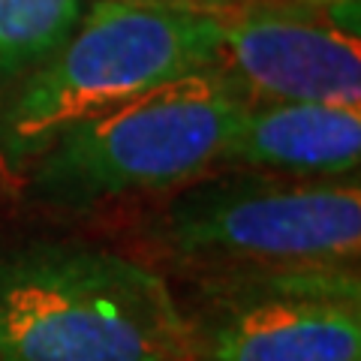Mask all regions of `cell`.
Instances as JSON below:
<instances>
[{"instance_id":"2","label":"cell","mask_w":361,"mask_h":361,"mask_svg":"<svg viewBox=\"0 0 361 361\" xmlns=\"http://www.w3.org/2000/svg\"><path fill=\"white\" fill-rule=\"evenodd\" d=\"M220 16L166 0H97L0 99V166L21 172L66 130L217 63Z\"/></svg>"},{"instance_id":"6","label":"cell","mask_w":361,"mask_h":361,"mask_svg":"<svg viewBox=\"0 0 361 361\" xmlns=\"http://www.w3.org/2000/svg\"><path fill=\"white\" fill-rule=\"evenodd\" d=\"M220 16L214 70L247 103H329L361 109L358 0L244 6Z\"/></svg>"},{"instance_id":"3","label":"cell","mask_w":361,"mask_h":361,"mask_svg":"<svg viewBox=\"0 0 361 361\" xmlns=\"http://www.w3.org/2000/svg\"><path fill=\"white\" fill-rule=\"evenodd\" d=\"M247 106L214 66L172 78L66 130L27 166V193L42 205L82 211L184 187L223 166Z\"/></svg>"},{"instance_id":"8","label":"cell","mask_w":361,"mask_h":361,"mask_svg":"<svg viewBox=\"0 0 361 361\" xmlns=\"http://www.w3.org/2000/svg\"><path fill=\"white\" fill-rule=\"evenodd\" d=\"M82 16L85 0H0V87L63 45Z\"/></svg>"},{"instance_id":"1","label":"cell","mask_w":361,"mask_h":361,"mask_svg":"<svg viewBox=\"0 0 361 361\" xmlns=\"http://www.w3.org/2000/svg\"><path fill=\"white\" fill-rule=\"evenodd\" d=\"M0 361H190L154 268L63 241L0 247Z\"/></svg>"},{"instance_id":"10","label":"cell","mask_w":361,"mask_h":361,"mask_svg":"<svg viewBox=\"0 0 361 361\" xmlns=\"http://www.w3.org/2000/svg\"><path fill=\"white\" fill-rule=\"evenodd\" d=\"M166 4H187V0H166Z\"/></svg>"},{"instance_id":"5","label":"cell","mask_w":361,"mask_h":361,"mask_svg":"<svg viewBox=\"0 0 361 361\" xmlns=\"http://www.w3.org/2000/svg\"><path fill=\"white\" fill-rule=\"evenodd\" d=\"M184 319L190 361H361L358 265L202 277Z\"/></svg>"},{"instance_id":"7","label":"cell","mask_w":361,"mask_h":361,"mask_svg":"<svg viewBox=\"0 0 361 361\" xmlns=\"http://www.w3.org/2000/svg\"><path fill=\"white\" fill-rule=\"evenodd\" d=\"M361 109L329 103H250L223 166L292 178H355Z\"/></svg>"},{"instance_id":"9","label":"cell","mask_w":361,"mask_h":361,"mask_svg":"<svg viewBox=\"0 0 361 361\" xmlns=\"http://www.w3.org/2000/svg\"><path fill=\"white\" fill-rule=\"evenodd\" d=\"M190 6L208 9V13H217V9H229L232 4H241V0H187Z\"/></svg>"},{"instance_id":"4","label":"cell","mask_w":361,"mask_h":361,"mask_svg":"<svg viewBox=\"0 0 361 361\" xmlns=\"http://www.w3.org/2000/svg\"><path fill=\"white\" fill-rule=\"evenodd\" d=\"M148 223L169 262L202 277L265 268H355L361 190L353 178H292L235 169L202 175Z\"/></svg>"}]
</instances>
